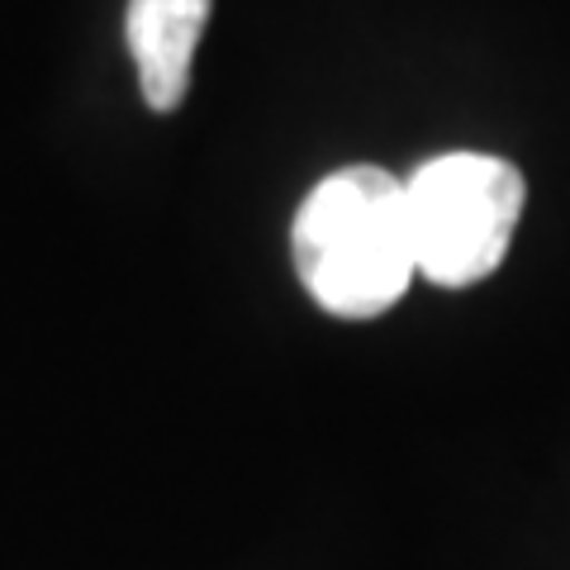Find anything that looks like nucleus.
I'll return each instance as SVG.
<instances>
[{"instance_id": "f257e3e1", "label": "nucleus", "mask_w": 570, "mask_h": 570, "mask_svg": "<svg viewBox=\"0 0 570 570\" xmlns=\"http://www.w3.org/2000/svg\"><path fill=\"white\" fill-rule=\"evenodd\" d=\"M291 257L318 309L337 318L385 314L419 272L404 181L385 167L328 171L295 209Z\"/></svg>"}, {"instance_id": "f03ea898", "label": "nucleus", "mask_w": 570, "mask_h": 570, "mask_svg": "<svg viewBox=\"0 0 570 570\" xmlns=\"http://www.w3.org/2000/svg\"><path fill=\"white\" fill-rule=\"evenodd\" d=\"M419 276L433 285H475L499 272L528 186L513 163L494 153H448L404 181Z\"/></svg>"}, {"instance_id": "7ed1b4c3", "label": "nucleus", "mask_w": 570, "mask_h": 570, "mask_svg": "<svg viewBox=\"0 0 570 570\" xmlns=\"http://www.w3.org/2000/svg\"><path fill=\"white\" fill-rule=\"evenodd\" d=\"M214 0H129L124 39H129L138 86L148 110L171 115L190 91V62L205 39Z\"/></svg>"}]
</instances>
